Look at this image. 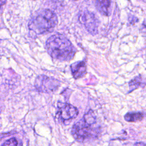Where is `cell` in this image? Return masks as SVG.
Returning a JSON list of instances; mask_svg holds the SVG:
<instances>
[{"mask_svg": "<svg viewBox=\"0 0 146 146\" xmlns=\"http://www.w3.org/2000/svg\"><path fill=\"white\" fill-rule=\"evenodd\" d=\"M135 146H146V143L136 142L135 143Z\"/></svg>", "mask_w": 146, "mask_h": 146, "instance_id": "13", "label": "cell"}, {"mask_svg": "<svg viewBox=\"0 0 146 146\" xmlns=\"http://www.w3.org/2000/svg\"><path fill=\"white\" fill-rule=\"evenodd\" d=\"M58 23L56 15L48 9L38 11L31 18L29 28L37 34H43L56 26Z\"/></svg>", "mask_w": 146, "mask_h": 146, "instance_id": "3", "label": "cell"}, {"mask_svg": "<svg viewBox=\"0 0 146 146\" xmlns=\"http://www.w3.org/2000/svg\"><path fill=\"white\" fill-rule=\"evenodd\" d=\"M74 1H77V0H74Z\"/></svg>", "mask_w": 146, "mask_h": 146, "instance_id": "14", "label": "cell"}, {"mask_svg": "<svg viewBox=\"0 0 146 146\" xmlns=\"http://www.w3.org/2000/svg\"><path fill=\"white\" fill-rule=\"evenodd\" d=\"M73 77L77 79L83 77L86 72V64L84 61H78L73 63L70 66Z\"/></svg>", "mask_w": 146, "mask_h": 146, "instance_id": "7", "label": "cell"}, {"mask_svg": "<svg viewBox=\"0 0 146 146\" xmlns=\"http://www.w3.org/2000/svg\"><path fill=\"white\" fill-rule=\"evenodd\" d=\"M2 146H23L22 143L19 139L12 137L3 143Z\"/></svg>", "mask_w": 146, "mask_h": 146, "instance_id": "11", "label": "cell"}, {"mask_svg": "<svg viewBox=\"0 0 146 146\" xmlns=\"http://www.w3.org/2000/svg\"><path fill=\"white\" fill-rule=\"evenodd\" d=\"M144 114L141 112H131L127 113L124 116V120L127 122L135 123L142 120L144 119Z\"/></svg>", "mask_w": 146, "mask_h": 146, "instance_id": "9", "label": "cell"}, {"mask_svg": "<svg viewBox=\"0 0 146 146\" xmlns=\"http://www.w3.org/2000/svg\"><path fill=\"white\" fill-rule=\"evenodd\" d=\"M46 47L49 55L53 58L66 61L72 59L76 49L71 42L63 35L56 34L47 40Z\"/></svg>", "mask_w": 146, "mask_h": 146, "instance_id": "2", "label": "cell"}, {"mask_svg": "<svg viewBox=\"0 0 146 146\" xmlns=\"http://www.w3.org/2000/svg\"><path fill=\"white\" fill-rule=\"evenodd\" d=\"M57 115L59 119L63 122L70 120L77 117L79 113L78 108L67 103H58Z\"/></svg>", "mask_w": 146, "mask_h": 146, "instance_id": "5", "label": "cell"}, {"mask_svg": "<svg viewBox=\"0 0 146 146\" xmlns=\"http://www.w3.org/2000/svg\"><path fill=\"white\" fill-rule=\"evenodd\" d=\"M34 86L39 92L50 93L56 91L59 87L60 83L58 80L52 77L41 75L36 77Z\"/></svg>", "mask_w": 146, "mask_h": 146, "instance_id": "4", "label": "cell"}, {"mask_svg": "<svg viewBox=\"0 0 146 146\" xmlns=\"http://www.w3.org/2000/svg\"><path fill=\"white\" fill-rule=\"evenodd\" d=\"M143 84L144 83L142 82V79L141 76L139 75L136 76L129 82V87L130 88L129 92H131L140 87L143 86Z\"/></svg>", "mask_w": 146, "mask_h": 146, "instance_id": "10", "label": "cell"}, {"mask_svg": "<svg viewBox=\"0 0 146 146\" xmlns=\"http://www.w3.org/2000/svg\"><path fill=\"white\" fill-rule=\"evenodd\" d=\"M96 7L102 14L106 16L109 15V9L111 6V0H96Z\"/></svg>", "mask_w": 146, "mask_h": 146, "instance_id": "8", "label": "cell"}, {"mask_svg": "<svg viewBox=\"0 0 146 146\" xmlns=\"http://www.w3.org/2000/svg\"><path fill=\"white\" fill-rule=\"evenodd\" d=\"M6 3V0H0V17L1 16V13L2 10V7ZM1 25V23H0Z\"/></svg>", "mask_w": 146, "mask_h": 146, "instance_id": "12", "label": "cell"}, {"mask_svg": "<svg viewBox=\"0 0 146 146\" xmlns=\"http://www.w3.org/2000/svg\"><path fill=\"white\" fill-rule=\"evenodd\" d=\"M80 21L90 33L95 35L98 33V21L92 13L84 11L80 17Z\"/></svg>", "mask_w": 146, "mask_h": 146, "instance_id": "6", "label": "cell"}, {"mask_svg": "<svg viewBox=\"0 0 146 146\" xmlns=\"http://www.w3.org/2000/svg\"><path fill=\"white\" fill-rule=\"evenodd\" d=\"M96 117L92 110H88L83 117L74 124L71 129V134L78 142H86L94 140L100 133V128L96 126Z\"/></svg>", "mask_w": 146, "mask_h": 146, "instance_id": "1", "label": "cell"}]
</instances>
